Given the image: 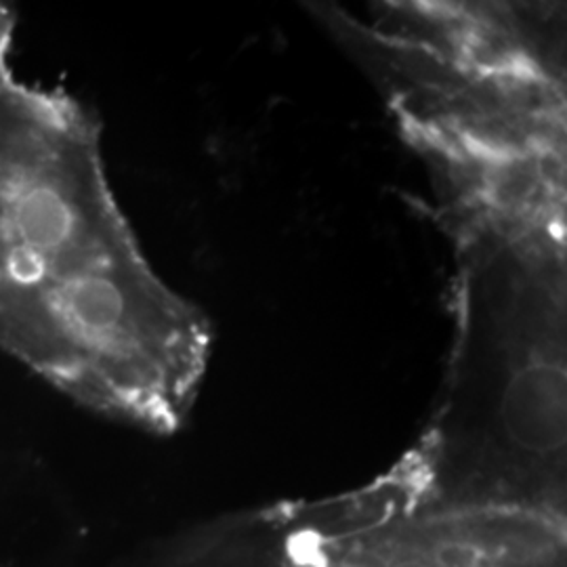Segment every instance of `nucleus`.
<instances>
[{
	"label": "nucleus",
	"mask_w": 567,
	"mask_h": 567,
	"mask_svg": "<svg viewBox=\"0 0 567 567\" xmlns=\"http://www.w3.org/2000/svg\"><path fill=\"white\" fill-rule=\"evenodd\" d=\"M213 330L143 255L79 100L0 93V351L107 419L156 435L198 400Z\"/></svg>",
	"instance_id": "nucleus-1"
},
{
	"label": "nucleus",
	"mask_w": 567,
	"mask_h": 567,
	"mask_svg": "<svg viewBox=\"0 0 567 567\" xmlns=\"http://www.w3.org/2000/svg\"><path fill=\"white\" fill-rule=\"evenodd\" d=\"M383 480L391 517L318 538L309 566L566 567V513L419 505L408 492L398 515V471Z\"/></svg>",
	"instance_id": "nucleus-2"
},
{
	"label": "nucleus",
	"mask_w": 567,
	"mask_h": 567,
	"mask_svg": "<svg viewBox=\"0 0 567 567\" xmlns=\"http://www.w3.org/2000/svg\"><path fill=\"white\" fill-rule=\"evenodd\" d=\"M13 34H16V13L7 4L0 2V93L16 81L11 72V47H13Z\"/></svg>",
	"instance_id": "nucleus-3"
}]
</instances>
